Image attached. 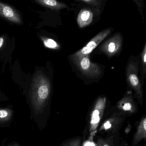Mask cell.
<instances>
[{"label":"cell","instance_id":"7c38bea8","mask_svg":"<svg viewBox=\"0 0 146 146\" xmlns=\"http://www.w3.org/2000/svg\"><path fill=\"white\" fill-rule=\"evenodd\" d=\"M117 107L124 112L131 114L134 113L136 111L134 101L131 96H127L123 98L118 102Z\"/></svg>","mask_w":146,"mask_h":146},{"label":"cell","instance_id":"30bf717a","mask_svg":"<svg viewBox=\"0 0 146 146\" xmlns=\"http://www.w3.org/2000/svg\"><path fill=\"white\" fill-rule=\"evenodd\" d=\"M12 78L15 83L20 87L24 94L26 89L27 80L25 74L22 71L19 60H16L12 67Z\"/></svg>","mask_w":146,"mask_h":146},{"label":"cell","instance_id":"4fadbf2b","mask_svg":"<svg viewBox=\"0 0 146 146\" xmlns=\"http://www.w3.org/2000/svg\"><path fill=\"white\" fill-rule=\"evenodd\" d=\"M146 140V117L143 118L138 126L134 135L132 146H137L142 140Z\"/></svg>","mask_w":146,"mask_h":146},{"label":"cell","instance_id":"e0dca14e","mask_svg":"<svg viewBox=\"0 0 146 146\" xmlns=\"http://www.w3.org/2000/svg\"><path fill=\"white\" fill-rule=\"evenodd\" d=\"M82 139L81 137H75L64 141L60 146H82Z\"/></svg>","mask_w":146,"mask_h":146},{"label":"cell","instance_id":"5bb4252c","mask_svg":"<svg viewBox=\"0 0 146 146\" xmlns=\"http://www.w3.org/2000/svg\"><path fill=\"white\" fill-rule=\"evenodd\" d=\"M36 3L50 9L52 10L58 11L62 9L66 8L67 5L63 3L60 2L57 0H32Z\"/></svg>","mask_w":146,"mask_h":146},{"label":"cell","instance_id":"6da1fadb","mask_svg":"<svg viewBox=\"0 0 146 146\" xmlns=\"http://www.w3.org/2000/svg\"><path fill=\"white\" fill-rule=\"evenodd\" d=\"M50 92V82L41 72H36L31 79L30 88L26 92L33 113L39 115L44 110Z\"/></svg>","mask_w":146,"mask_h":146},{"label":"cell","instance_id":"3957f363","mask_svg":"<svg viewBox=\"0 0 146 146\" xmlns=\"http://www.w3.org/2000/svg\"><path fill=\"white\" fill-rule=\"evenodd\" d=\"M15 38L7 33L0 35V62L3 64V72L7 64H11L13 54L15 49Z\"/></svg>","mask_w":146,"mask_h":146},{"label":"cell","instance_id":"52a82bcc","mask_svg":"<svg viewBox=\"0 0 146 146\" xmlns=\"http://www.w3.org/2000/svg\"><path fill=\"white\" fill-rule=\"evenodd\" d=\"M82 72L90 77H97L102 73L98 65L91 62L89 55L82 57L75 62Z\"/></svg>","mask_w":146,"mask_h":146},{"label":"cell","instance_id":"9a60e30c","mask_svg":"<svg viewBox=\"0 0 146 146\" xmlns=\"http://www.w3.org/2000/svg\"><path fill=\"white\" fill-rule=\"evenodd\" d=\"M14 113V110L12 105H9L7 107H0V123L10 121L13 117Z\"/></svg>","mask_w":146,"mask_h":146},{"label":"cell","instance_id":"d6986e66","mask_svg":"<svg viewBox=\"0 0 146 146\" xmlns=\"http://www.w3.org/2000/svg\"><path fill=\"white\" fill-rule=\"evenodd\" d=\"M134 2L136 4V6L138 7V9L140 13L142 19H144V14H143V10L145 8L144 1L143 0H133Z\"/></svg>","mask_w":146,"mask_h":146},{"label":"cell","instance_id":"ffe728a7","mask_svg":"<svg viewBox=\"0 0 146 146\" xmlns=\"http://www.w3.org/2000/svg\"><path fill=\"white\" fill-rule=\"evenodd\" d=\"M141 63L144 73L146 72V43L141 54Z\"/></svg>","mask_w":146,"mask_h":146},{"label":"cell","instance_id":"ba28073f","mask_svg":"<svg viewBox=\"0 0 146 146\" xmlns=\"http://www.w3.org/2000/svg\"><path fill=\"white\" fill-rule=\"evenodd\" d=\"M122 42L121 35L120 33H117L103 44L101 49L108 56H113L121 50Z\"/></svg>","mask_w":146,"mask_h":146},{"label":"cell","instance_id":"ac0fdd59","mask_svg":"<svg viewBox=\"0 0 146 146\" xmlns=\"http://www.w3.org/2000/svg\"><path fill=\"white\" fill-rule=\"evenodd\" d=\"M44 43L46 47L52 49H56L58 48V45L55 41L51 38H42Z\"/></svg>","mask_w":146,"mask_h":146},{"label":"cell","instance_id":"277c9868","mask_svg":"<svg viewBox=\"0 0 146 146\" xmlns=\"http://www.w3.org/2000/svg\"><path fill=\"white\" fill-rule=\"evenodd\" d=\"M112 31V28H110L100 32L91 39L85 47L71 56L72 60L75 63L80 58L90 54L97 46L110 34Z\"/></svg>","mask_w":146,"mask_h":146},{"label":"cell","instance_id":"7a4b0ae2","mask_svg":"<svg viewBox=\"0 0 146 146\" xmlns=\"http://www.w3.org/2000/svg\"><path fill=\"white\" fill-rule=\"evenodd\" d=\"M106 101V98L104 97L99 98L90 114L86 129V134L89 141H92L98 133V129L104 112Z\"/></svg>","mask_w":146,"mask_h":146},{"label":"cell","instance_id":"8992f818","mask_svg":"<svg viewBox=\"0 0 146 146\" xmlns=\"http://www.w3.org/2000/svg\"><path fill=\"white\" fill-rule=\"evenodd\" d=\"M0 17L10 23L17 25L23 24L22 16L13 6L0 1Z\"/></svg>","mask_w":146,"mask_h":146},{"label":"cell","instance_id":"2e32d148","mask_svg":"<svg viewBox=\"0 0 146 146\" xmlns=\"http://www.w3.org/2000/svg\"><path fill=\"white\" fill-rule=\"evenodd\" d=\"M115 138L114 134L109 135L106 138H99L97 140L96 146H115Z\"/></svg>","mask_w":146,"mask_h":146},{"label":"cell","instance_id":"5b68a950","mask_svg":"<svg viewBox=\"0 0 146 146\" xmlns=\"http://www.w3.org/2000/svg\"><path fill=\"white\" fill-rule=\"evenodd\" d=\"M127 78L128 83L135 91L139 101H142L143 92L141 83L138 76V64L134 61L131 60L128 63Z\"/></svg>","mask_w":146,"mask_h":146},{"label":"cell","instance_id":"8fae6325","mask_svg":"<svg viewBox=\"0 0 146 146\" xmlns=\"http://www.w3.org/2000/svg\"><path fill=\"white\" fill-rule=\"evenodd\" d=\"M93 14L90 9H82L80 11L77 18L79 27L84 28L89 25L93 21Z\"/></svg>","mask_w":146,"mask_h":146},{"label":"cell","instance_id":"7402d4cb","mask_svg":"<svg viewBox=\"0 0 146 146\" xmlns=\"http://www.w3.org/2000/svg\"><path fill=\"white\" fill-rule=\"evenodd\" d=\"M9 98L4 93L0 90V103L8 101Z\"/></svg>","mask_w":146,"mask_h":146},{"label":"cell","instance_id":"603a6c76","mask_svg":"<svg viewBox=\"0 0 146 146\" xmlns=\"http://www.w3.org/2000/svg\"><path fill=\"white\" fill-rule=\"evenodd\" d=\"M16 146V145H14V146H13H13Z\"/></svg>","mask_w":146,"mask_h":146},{"label":"cell","instance_id":"44dd1931","mask_svg":"<svg viewBox=\"0 0 146 146\" xmlns=\"http://www.w3.org/2000/svg\"><path fill=\"white\" fill-rule=\"evenodd\" d=\"M92 6H97L99 3L100 0H80Z\"/></svg>","mask_w":146,"mask_h":146},{"label":"cell","instance_id":"9c48e42d","mask_svg":"<svg viewBox=\"0 0 146 146\" xmlns=\"http://www.w3.org/2000/svg\"><path fill=\"white\" fill-rule=\"evenodd\" d=\"M122 119L117 116L111 117L104 121L98 129V133H107L109 135L115 134L120 128Z\"/></svg>","mask_w":146,"mask_h":146}]
</instances>
